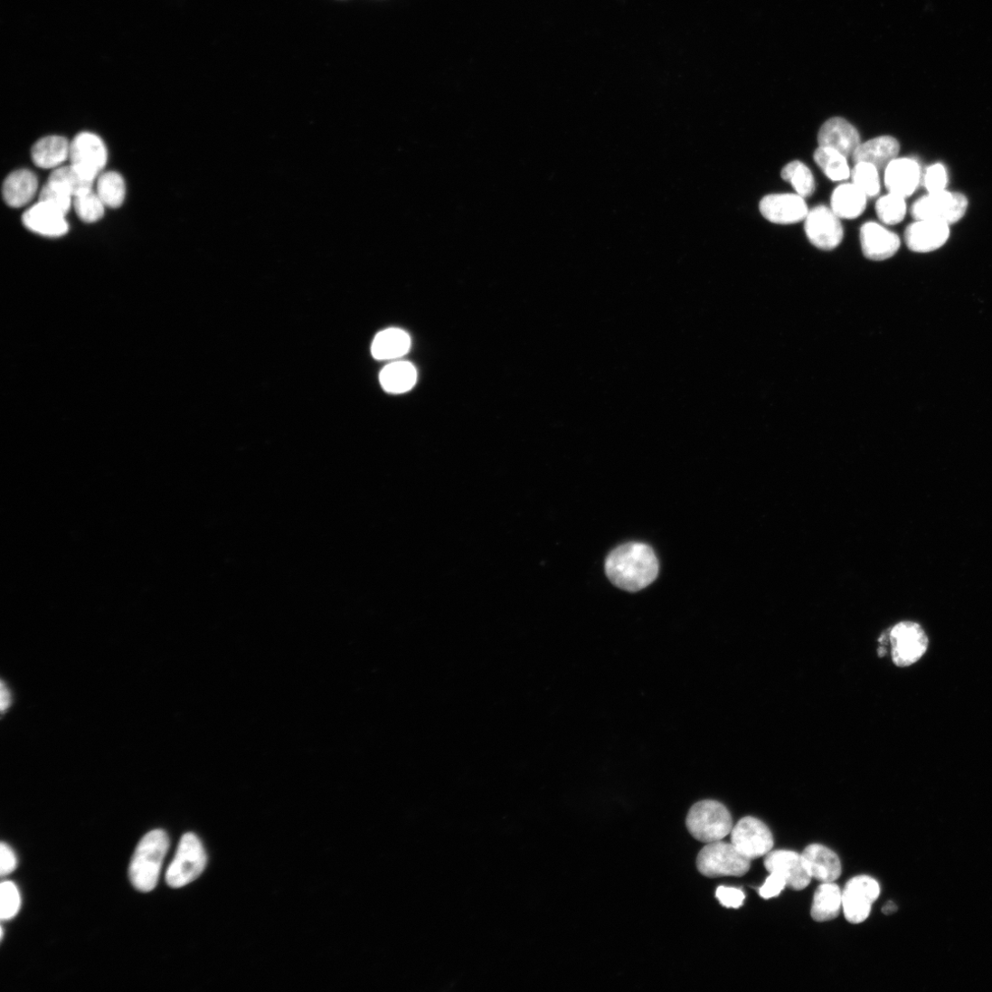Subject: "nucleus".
<instances>
[{"mask_svg": "<svg viewBox=\"0 0 992 992\" xmlns=\"http://www.w3.org/2000/svg\"><path fill=\"white\" fill-rule=\"evenodd\" d=\"M606 572L619 589L637 592L650 586L657 579L659 562L647 544L630 543L616 548L608 556Z\"/></svg>", "mask_w": 992, "mask_h": 992, "instance_id": "nucleus-1", "label": "nucleus"}, {"mask_svg": "<svg viewBox=\"0 0 992 992\" xmlns=\"http://www.w3.org/2000/svg\"><path fill=\"white\" fill-rule=\"evenodd\" d=\"M168 847L169 839L163 830L151 831L140 841L129 868L131 883L137 891L149 893L156 887Z\"/></svg>", "mask_w": 992, "mask_h": 992, "instance_id": "nucleus-2", "label": "nucleus"}, {"mask_svg": "<svg viewBox=\"0 0 992 992\" xmlns=\"http://www.w3.org/2000/svg\"><path fill=\"white\" fill-rule=\"evenodd\" d=\"M690 835L699 842L710 844L722 841L732 830V818L728 808L716 800L695 803L686 817Z\"/></svg>", "mask_w": 992, "mask_h": 992, "instance_id": "nucleus-3", "label": "nucleus"}, {"mask_svg": "<svg viewBox=\"0 0 992 992\" xmlns=\"http://www.w3.org/2000/svg\"><path fill=\"white\" fill-rule=\"evenodd\" d=\"M750 861L732 844L718 841L700 851L696 866L704 876L712 879L742 877L750 870Z\"/></svg>", "mask_w": 992, "mask_h": 992, "instance_id": "nucleus-4", "label": "nucleus"}, {"mask_svg": "<svg viewBox=\"0 0 992 992\" xmlns=\"http://www.w3.org/2000/svg\"><path fill=\"white\" fill-rule=\"evenodd\" d=\"M206 864L207 856L202 842L194 834H186L166 871L165 882L171 888H183L201 876Z\"/></svg>", "mask_w": 992, "mask_h": 992, "instance_id": "nucleus-5", "label": "nucleus"}, {"mask_svg": "<svg viewBox=\"0 0 992 992\" xmlns=\"http://www.w3.org/2000/svg\"><path fill=\"white\" fill-rule=\"evenodd\" d=\"M968 207V201L964 194L945 190L918 199L911 213L915 221L928 220L951 225L965 216Z\"/></svg>", "mask_w": 992, "mask_h": 992, "instance_id": "nucleus-6", "label": "nucleus"}, {"mask_svg": "<svg viewBox=\"0 0 992 992\" xmlns=\"http://www.w3.org/2000/svg\"><path fill=\"white\" fill-rule=\"evenodd\" d=\"M804 230L808 241L821 250H834L844 240L841 219L834 211L819 205L808 211L804 220Z\"/></svg>", "mask_w": 992, "mask_h": 992, "instance_id": "nucleus-7", "label": "nucleus"}, {"mask_svg": "<svg viewBox=\"0 0 992 992\" xmlns=\"http://www.w3.org/2000/svg\"><path fill=\"white\" fill-rule=\"evenodd\" d=\"M892 656L899 667H908L918 662L926 653L929 639L918 623L902 621L890 630Z\"/></svg>", "mask_w": 992, "mask_h": 992, "instance_id": "nucleus-8", "label": "nucleus"}, {"mask_svg": "<svg viewBox=\"0 0 992 992\" xmlns=\"http://www.w3.org/2000/svg\"><path fill=\"white\" fill-rule=\"evenodd\" d=\"M732 844L749 860L767 855L774 840L770 828L761 820L745 817L732 830Z\"/></svg>", "mask_w": 992, "mask_h": 992, "instance_id": "nucleus-9", "label": "nucleus"}, {"mask_svg": "<svg viewBox=\"0 0 992 992\" xmlns=\"http://www.w3.org/2000/svg\"><path fill=\"white\" fill-rule=\"evenodd\" d=\"M880 893L879 883L870 877L859 876L849 881L842 893L846 920L855 924L864 921Z\"/></svg>", "mask_w": 992, "mask_h": 992, "instance_id": "nucleus-10", "label": "nucleus"}, {"mask_svg": "<svg viewBox=\"0 0 992 992\" xmlns=\"http://www.w3.org/2000/svg\"><path fill=\"white\" fill-rule=\"evenodd\" d=\"M71 165L95 181L105 167L108 152L103 141L91 133H80L71 144Z\"/></svg>", "mask_w": 992, "mask_h": 992, "instance_id": "nucleus-11", "label": "nucleus"}, {"mask_svg": "<svg viewBox=\"0 0 992 992\" xmlns=\"http://www.w3.org/2000/svg\"><path fill=\"white\" fill-rule=\"evenodd\" d=\"M860 243L864 256L874 261L889 260L901 248V240L897 233L874 222L862 225Z\"/></svg>", "mask_w": 992, "mask_h": 992, "instance_id": "nucleus-12", "label": "nucleus"}, {"mask_svg": "<svg viewBox=\"0 0 992 992\" xmlns=\"http://www.w3.org/2000/svg\"><path fill=\"white\" fill-rule=\"evenodd\" d=\"M949 237L950 225L928 220L915 221L904 233L907 247L916 253L936 251L947 243Z\"/></svg>", "mask_w": 992, "mask_h": 992, "instance_id": "nucleus-13", "label": "nucleus"}, {"mask_svg": "<svg viewBox=\"0 0 992 992\" xmlns=\"http://www.w3.org/2000/svg\"><path fill=\"white\" fill-rule=\"evenodd\" d=\"M760 210L770 222L783 225L804 221L808 213L805 199L797 194L767 195L761 200Z\"/></svg>", "mask_w": 992, "mask_h": 992, "instance_id": "nucleus-14", "label": "nucleus"}, {"mask_svg": "<svg viewBox=\"0 0 992 992\" xmlns=\"http://www.w3.org/2000/svg\"><path fill=\"white\" fill-rule=\"evenodd\" d=\"M764 864L770 873L779 874L785 880L787 886L792 890H804L811 882L801 855L796 852L770 851L766 855Z\"/></svg>", "mask_w": 992, "mask_h": 992, "instance_id": "nucleus-15", "label": "nucleus"}, {"mask_svg": "<svg viewBox=\"0 0 992 992\" xmlns=\"http://www.w3.org/2000/svg\"><path fill=\"white\" fill-rule=\"evenodd\" d=\"M23 222L30 231L48 238L63 237L70 230L66 214L42 202L24 213Z\"/></svg>", "mask_w": 992, "mask_h": 992, "instance_id": "nucleus-16", "label": "nucleus"}, {"mask_svg": "<svg viewBox=\"0 0 992 992\" xmlns=\"http://www.w3.org/2000/svg\"><path fill=\"white\" fill-rule=\"evenodd\" d=\"M819 146L833 148L847 158L853 157L861 144L857 129L841 117L827 121L818 134Z\"/></svg>", "mask_w": 992, "mask_h": 992, "instance_id": "nucleus-17", "label": "nucleus"}, {"mask_svg": "<svg viewBox=\"0 0 992 992\" xmlns=\"http://www.w3.org/2000/svg\"><path fill=\"white\" fill-rule=\"evenodd\" d=\"M811 879L823 883H835L842 874L837 855L822 845H810L801 854Z\"/></svg>", "mask_w": 992, "mask_h": 992, "instance_id": "nucleus-18", "label": "nucleus"}, {"mask_svg": "<svg viewBox=\"0 0 992 992\" xmlns=\"http://www.w3.org/2000/svg\"><path fill=\"white\" fill-rule=\"evenodd\" d=\"M920 182L921 167L914 159L897 157L885 169L884 183L888 192L905 199L915 193Z\"/></svg>", "mask_w": 992, "mask_h": 992, "instance_id": "nucleus-19", "label": "nucleus"}, {"mask_svg": "<svg viewBox=\"0 0 992 992\" xmlns=\"http://www.w3.org/2000/svg\"><path fill=\"white\" fill-rule=\"evenodd\" d=\"M900 150L901 146L896 138L883 136L861 143L852 158L855 163L872 164L881 171L898 157Z\"/></svg>", "mask_w": 992, "mask_h": 992, "instance_id": "nucleus-20", "label": "nucleus"}, {"mask_svg": "<svg viewBox=\"0 0 992 992\" xmlns=\"http://www.w3.org/2000/svg\"><path fill=\"white\" fill-rule=\"evenodd\" d=\"M37 190L36 175L29 169H19L6 178L3 186V196L9 206L21 208L33 201Z\"/></svg>", "mask_w": 992, "mask_h": 992, "instance_id": "nucleus-21", "label": "nucleus"}, {"mask_svg": "<svg viewBox=\"0 0 992 992\" xmlns=\"http://www.w3.org/2000/svg\"><path fill=\"white\" fill-rule=\"evenodd\" d=\"M411 338L405 331L389 328L380 332L373 339L372 354L378 361H391L403 357L410 352Z\"/></svg>", "mask_w": 992, "mask_h": 992, "instance_id": "nucleus-22", "label": "nucleus"}, {"mask_svg": "<svg viewBox=\"0 0 992 992\" xmlns=\"http://www.w3.org/2000/svg\"><path fill=\"white\" fill-rule=\"evenodd\" d=\"M71 144L67 138L58 136L40 139L32 148L34 165L43 169L57 168L70 158Z\"/></svg>", "mask_w": 992, "mask_h": 992, "instance_id": "nucleus-23", "label": "nucleus"}, {"mask_svg": "<svg viewBox=\"0 0 992 992\" xmlns=\"http://www.w3.org/2000/svg\"><path fill=\"white\" fill-rule=\"evenodd\" d=\"M867 199L854 184H843L832 194L831 209L840 219H856L864 212Z\"/></svg>", "mask_w": 992, "mask_h": 992, "instance_id": "nucleus-24", "label": "nucleus"}, {"mask_svg": "<svg viewBox=\"0 0 992 992\" xmlns=\"http://www.w3.org/2000/svg\"><path fill=\"white\" fill-rule=\"evenodd\" d=\"M843 907L842 893L834 883H823L816 890L811 906V917L816 921L836 919Z\"/></svg>", "mask_w": 992, "mask_h": 992, "instance_id": "nucleus-25", "label": "nucleus"}, {"mask_svg": "<svg viewBox=\"0 0 992 992\" xmlns=\"http://www.w3.org/2000/svg\"><path fill=\"white\" fill-rule=\"evenodd\" d=\"M417 380V370L408 362H394L387 365L380 374L383 388L390 393H403L411 391Z\"/></svg>", "mask_w": 992, "mask_h": 992, "instance_id": "nucleus-26", "label": "nucleus"}, {"mask_svg": "<svg viewBox=\"0 0 992 992\" xmlns=\"http://www.w3.org/2000/svg\"><path fill=\"white\" fill-rule=\"evenodd\" d=\"M48 182L60 186L74 199L75 197L92 192L95 181L87 178L71 165L55 168L50 174Z\"/></svg>", "mask_w": 992, "mask_h": 992, "instance_id": "nucleus-27", "label": "nucleus"}, {"mask_svg": "<svg viewBox=\"0 0 992 992\" xmlns=\"http://www.w3.org/2000/svg\"><path fill=\"white\" fill-rule=\"evenodd\" d=\"M813 158L832 182H844L851 176L847 157L833 148L819 146L814 152Z\"/></svg>", "mask_w": 992, "mask_h": 992, "instance_id": "nucleus-28", "label": "nucleus"}, {"mask_svg": "<svg viewBox=\"0 0 992 992\" xmlns=\"http://www.w3.org/2000/svg\"><path fill=\"white\" fill-rule=\"evenodd\" d=\"M97 194L105 206L119 208L126 198V183L119 173L115 171L101 174L97 182Z\"/></svg>", "mask_w": 992, "mask_h": 992, "instance_id": "nucleus-29", "label": "nucleus"}, {"mask_svg": "<svg viewBox=\"0 0 992 992\" xmlns=\"http://www.w3.org/2000/svg\"><path fill=\"white\" fill-rule=\"evenodd\" d=\"M781 178L791 184L796 194L802 198H809L816 189L815 180L810 169L800 161H792L781 171Z\"/></svg>", "mask_w": 992, "mask_h": 992, "instance_id": "nucleus-30", "label": "nucleus"}, {"mask_svg": "<svg viewBox=\"0 0 992 992\" xmlns=\"http://www.w3.org/2000/svg\"><path fill=\"white\" fill-rule=\"evenodd\" d=\"M853 184L857 186L867 198H874L881 192L880 170L866 162L855 163L851 171Z\"/></svg>", "mask_w": 992, "mask_h": 992, "instance_id": "nucleus-31", "label": "nucleus"}, {"mask_svg": "<svg viewBox=\"0 0 992 992\" xmlns=\"http://www.w3.org/2000/svg\"><path fill=\"white\" fill-rule=\"evenodd\" d=\"M905 198L889 193L880 198L876 203L879 219L887 225H896L902 222L907 213Z\"/></svg>", "mask_w": 992, "mask_h": 992, "instance_id": "nucleus-32", "label": "nucleus"}, {"mask_svg": "<svg viewBox=\"0 0 992 992\" xmlns=\"http://www.w3.org/2000/svg\"><path fill=\"white\" fill-rule=\"evenodd\" d=\"M73 204L78 216L85 222H95L104 215L105 204L93 191L75 197Z\"/></svg>", "mask_w": 992, "mask_h": 992, "instance_id": "nucleus-33", "label": "nucleus"}, {"mask_svg": "<svg viewBox=\"0 0 992 992\" xmlns=\"http://www.w3.org/2000/svg\"><path fill=\"white\" fill-rule=\"evenodd\" d=\"M21 895L17 886L12 882H5L0 886V918L8 921L15 917L21 908Z\"/></svg>", "mask_w": 992, "mask_h": 992, "instance_id": "nucleus-34", "label": "nucleus"}, {"mask_svg": "<svg viewBox=\"0 0 992 992\" xmlns=\"http://www.w3.org/2000/svg\"><path fill=\"white\" fill-rule=\"evenodd\" d=\"M72 199L65 190L49 182L42 188L39 195V202L47 203L66 215L71 208Z\"/></svg>", "mask_w": 992, "mask_h": 992, "instance_id": "nucleus-35", "label": "nucleus"}, {"mask_svg": "<svg viewBox=\"0 0 992 992\" xmlns=\"http://www.w3.org/2000/svg\"><path fill=\"white\" fill-rule=\"evenodd\" d=\"M948 183V171L942 164L931 165L927 168L923 176V184L928 194L947 190Z\"/></svg>", "mask_w": 992, "mask_h": 992, "instance_id": "nucleus-36", "label": "nucleus"}, {"mask_svg": "<svg viewBox=\"0 0 992 992\" xmlns=\"http://www.w3.org/2000/svg\"><path fill=\"white\" fill-rule=\"evenodd\" d=\"M716 897L726 908H740L745 900L744 893L736 888L720 887L716 892Z\"/></svg>", "mask_w": 992, "mask_h": 992, "instance_id": "nucleus-37", "label": "nucleus"}, {"mask_svg": "<svg viewBox=\"0 0 992 992\" xmlns=\"http://www.w3.org/2000/svg\"><path fill=\"white\" fill-rule=\"evenodd\" d=\"M787 886L785 880L777 873H770L765 884L760 889L762 898L769 900L779 896Z\"/></svg>", "mask_w": 992, "mask_h": 992, "instance_id": "nucleus-38", "label": "nucleus"}, {"mask_svg": "<svg viewBox=\"0 0 992 992\" xmlns=\"http://www.w3.org/2000/svg\"><path fill=\"white\" fill-rule=\"evenodd\" d=\"M0 874L2 877L8 876L17 866V857L14 850L5 843L0 846Z\"/></svg>", "mask_w": 992, "mask_h": 992, "instance_id": "nucleus-39", "label": "nucleus"}, {"mask_svg": "<svg viewBox=\"0 0 992 992\" xmlns=\"http://www.w3.org/2000/svg\"><path fill=\"white\" fill-rule=\"evenodd\" d=\"M12 695L9 689L5 686V684H2V710L5 713V711L11 706Z\"/></svg>", "mask_w": 992, "mask_h": 992, "instance_id": "nucleus-40", "label": "nucleus"}, {"mask_svg": "<svg viewBox=\"0 0 992 992\" xmlns=\"http://www.w3.org/2000/svg\"><path fill=\"white\" fill-rule=\"evenodd\" d=\"M896 910H897V907L895 906V904L891 902V903H888L883 908V912L886 913V914H892V913L895 912Z\"/></svg>", "mask_w": 992, "mask_h": 992, "instance_id": "nucleus-41", "label": "nucleus"}]
</instances>
